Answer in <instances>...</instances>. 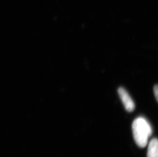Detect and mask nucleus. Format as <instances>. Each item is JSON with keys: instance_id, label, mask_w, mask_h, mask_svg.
I'll list each match as a JSON object with an SVG mask.
<instances>
[{"instance_id": "f257e3e1", "label": "nucleus", "mask_w": 158, "mask_h": 157, "mask_svg": "<svg viewBox=\"0 0 158 157\" xmlns=\"http://www.w3.org/2000/svg\"><path fill=\"white\" fill-rule=\"evenodd\" d=\"M132 130L137 144L140 147H144L152 133V129L149 123L144 117H138L133 122Z\"/></svg>"}, {"instance_id": "20e7f679", "label": "nucleus", "mask_w": 158, "mask_h": 157, "mask_svg": "<svg viewBox=\"0 0 158 157\" xmlns=\"http://www.w3.org/2000/svg\"><path fill=\"white\" fill-rule=\"evenodd\" d=\"M154 95H155V96L156 97V100L158 101V86H157V85L154 86Z\"/></svg>"}, {"instance_id": "7ed1b4c3", "label": "nucleus", "mask_w": 158, "mask_h": 157, "mask_svg": "<svg viewBox=\"0 0 158 157\" xmlns=\"http://www.w3.org/2000/svg\"><path fill=\"white\" fill-rule=\"evenodd\" d=\"M147 157H158V142L157 138L152 139L149 142Z\"/></svg>"}, {"instance_id": "f03ea898", "label": "nucleus", "mask_w": 158, "mask_h": 157, "mask_svg": "<svg viewBox=\"0 0 158 157\" xmlns=\"http://www.w3.org/2000/svg\"><path fill=\"white\" fill-rule=\"evenodd\" d=\"M118 95H119L124 106L127 111L131 112L134 110L135 105L128 92L123 88L120 87L118 90Z\"/></svg>"}]
</instances>
